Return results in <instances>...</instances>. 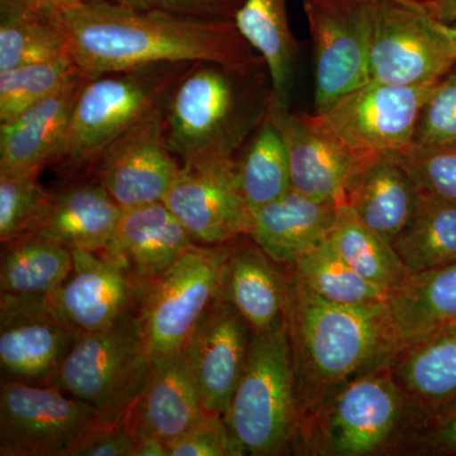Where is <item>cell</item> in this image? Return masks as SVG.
Here are the masks:
<instances>
[{"label":"cell","instance_id":"cell-42","mask_svg":"<svg viewBox=\"0 0 456 456\" xmlns=\"http://www.w3.org/2000/svg\"><path fill=\"white\" fill-rule=\"evenodd\" d=\"M425 443L435 452L456 454V401L431 413Z\"/></svg>","mask_w":456,"mask_h":456},{"label":"cell","instance_id":"cell-39","mask_svg":"<svg viewBox=\"0 0 456 456\" xmlns=\"http://www.w3.org/2000/svg\"><path fill=\"white\" fill-rule=\"evenodd\" d=\"M170 456H237L244 450L228 430L224 416L204 411L180 439L169 445Z\"/></svg>","mask_w":456,"mask_h":456},{"label":"cell","instance_id":"cell-32","mask_svg":"<svg viewBox=\"0 0 456 456\" xmlns=\"http://www.w3.org/2000/svg\"><path fill=\"white\" fill-rule=\"evenodd\" d=\"M236 182L251 212L292 189L283 137L269 112L235 160Z\"/></svg>","mask_w":456,"mask_h":456},{"label":"cell","instance_id":"cell-3","mask_svg":"<svg viewBox=\"0 0 456 456\" xmlns=\"http://www.w3.org/2000/svg\"><path fill=\"white\" fill-rule=\"evenodd\" d=\"M272 99L266 65L241 70L191 62L165 103L167 145L182 165L235 160L265 119Z\"/></svg>","mask_w":456,"mask_h":456},{"label":"cell","instance_id":"cell-7","mask_svg":"<svg viewBox=\"0 0 456 456\" xmlns=\"http://www.w3.org/2000/svg\"><path fill=\"white\" fill-rule=\"evenodd\" d=\"M231 244L194 246L142 290L137 310L151 359L184 349L221 292Z\"/></svg>","mask_w":456,"mask_h":456},{"label":"cell","instance_id":"cell-23","mask_svg":"<svg viewBox=\"0 0 456 456\" xmlns=\"http://www.w3.org/2000/svg\"><path fill=\"white\" fill-rule=\"evenodd\" d=\"M338 206L303 196L290 189L253 213L251 240L270 259L292 265L331 235Z\"/></svg>","mask_w":456,"mask_h":456},{"label":"cell","instance_id":"cell-14","mask_svg":"<svg viewBox=\"0 0 456 456\" xmlns=\"http://www.w3.org/2000/svg\"><path fill=\"white\" fill-rule=\"evenodd\" d=\"M235 160L182 165L164 198L198 245H224L250 235L254 215L237 185Z\"/></svg>","mask_w":456,"mask_h":456},{"label":"cell","instance_id":"cell-12","mask_svg":"<svg viewBox=\"0 0 456 456\" xmlns=\"http://www.w3.org/2000/svg\"><path fill=\"white\" fill-rule=\"evenodd\" d=\"M165 103L114 140L88 171L123 209L163 202L182 170L167 145Z\"/></svg>","mask_w":456,"mask_h":456},{"label":"cell","instance_id":"cell-45","mask_svg":"<svg viewBox=\"0 0 456 456\" xmlns=\"http://www.w3.org/2000/svg\"><path fill=\"white\" fill-rule=\"evenodd\" d=\"M432 26L439 33L440 37L443 38L446 49H448L450 55L456 62V22L455 23H443L439 20H432Z\"/></svg>","mask_w":456,"mask_h":456},{"label":"cell","instance_id":"cell-18","mask_svg":"<svg viewBox=\"0 0 456 456\" xmlns=\"http://www.w3.org/2000/svg\"><path fill=\"white\" fill-rule=\"evenodd\" d=\"M141 293L118 260L110 255L73 250V269L50 299L62 322L77 331H98L139 307Z\"/></svg>","mask_w":456,"mask_h":456},{"label":"cell","instance_id":"cell-38","mask_svg":"<svg viewBox=\"0 0 456 456\" xmlns=\"http://www.w3.org/2000/svg\"><path fill=\"white\" fill-rule=\"evenodd\" d=\"M412 142L456 146V65L435 84L426 99Z\"/></svg>","mask_w":456,"mask_h":456},{"label":"cell","instance_id":"cell-44","mask_svg":"<svg viewBox=\"0 0 456 456\" xmlns=\"http://www.w3.org/2000/svg\"><path fill=\"white\" fill-rule=\"evenodd\" d=\"M422 9L432 20L443 23L456 22V0H419Z\"/></svg>","mask_w":456,"mask_h":456},{"label":"cell","instance_id":"cell-20","mask_svg":"<svg viewBox=\"0 0 456 456\" xmlns=\"http://www.w3.org/2000/svg\"><path fill=\"white\" fill-rule=\"evenodd\" d=\"M86 77H77L11 121L0 123V175L41 171L61 158Z\"/></svg>","mask_w":456,"mask_h":456},{"label":"cell","instance_id":"cell-37","mask_svg":"<svg viewBox=\"0 0 456 456\" xmlns=\"http://www.w3.org/2000/svg\"><path fill=\"white\" fill-rule=\"evenodd\" d=\"M419 196L456 203V146L410 143L391 152Z\"/></svg>","mask_w":456,"mask_h":456},{"label":"cell","instance_id":"cell-5","mask_svg":"<svg viewBox=\"0 0 456 456\" xmlns=\"http://www.w3.org/2000/svg\"><path fill=\"white\" fill-rule=\"evenodd\" d=\"M224 419L245 454L278 455L289 445L298 407L287 322L253 332L244 373Z\"/></svg>","mask_w":456,"mask_h":456},{"label":"cell","instance_id":"cell-15","mask_svg":"<svg viewBox=\"0 0 456 456\" xmlns=\"http://www.w3.org/2000/svg\"><path fill=\"white\" fill-rule=\"evenodd\" d=\"M269 116L283 137L292 189L322 202L345 203L346 185L360 159L342 142L322 114H296L274 99Z\"/></svg>","mask_w":456,"mask_h":456},{"label":"cell","instance_id":"cell-33","mask_svg":"<svg viewBox=\"0 0 456 456\" xmlns=\"http://www.w3.org/2000/svg\"><path fill=\"white\" fill-rule=\"evenodd\" d=\"M329 240L351 268L388 294L398 289L410 275L391 242L360 220L346 203L338 206Z\"/></svg>","mask_w":456,"mask_h":456},{"label":"cell","instance_id":"cell-40","mask_svg":"<svg viewBox=\"0 0 456 456\" xmlns=\"http://www.w3.org/2000/svg\"><path fill=\"white\" fill-rule=\"evenodd\" d=\"M69 456H134V437L126 413L114 421L102 419Z\"/></svg>","mask_w":456,"mask_h":456},{"label":"cell","instance_id":"cell-4","mask_svg":"<svg viewBox=\"0 0 456 456\" xmlns=\"http://www.w3.org/2000/svg\"><path fill=\"white\" fill-rule=\"evenodd\" d=\"M191 64L164 62L86 77L56 169L64 176L88 173L114 140L167 102Z\"/></svg>","mask_w":456,"mask_h":456},{"label":"cell","instance_id":"cell-6","mask_svg":"<svg viewBox=\"0 0 456 456\" xmlns=\"http://www.w3.org/2000/svg\"><path fill=\"white\" fill-rule=\"evenodd\" d=\"M139 310L98 331H77L50 386L86 402L114 421L136 401L151 365Z\"/></svg>","mask_w":456,"mask_h":456},{"label":"cell","instance_id":"cell-13","mask_svg":"<svg viewBox=\"0 0 456 456\" xmlns=\"http://www.w3.org/2000/svg\"><path fill=\"white\" fill-rule=\"evenodd\" d=\"M404 401L392 367L347 383L317 412L323 450L327 454L362 456L383 449L401 425Z\"/></svg>","mask_w":456,"mask_h":456},{"label":"cell","instance_id":"cell-11","mask_svg":"<svg viewBox=\"0 0 456 456\" xmlns=\"http://www.w3.org/2000/svg\"><path fill=\"white\" fill-rule=\"evenodd\" d=\"M456 65L419 0H378L369 79L415 86L443 79Z\"/></svg>","mask_w":456,"mask_h":456},{"label":"cell","instance_id":"cell-27","mask_svg":"<svg viewBox=\"0 0 456 456\" xmlns=\"http://www.w3.org/2000/svg\"><path fill=\"white\" fill-rule=\"evenodd\" d=\"M392 373L404 397L436 412L456 401V323L398 353Z\"/></svg>","mask_w":456,"mask_h":456},{"label":"cell","instance_id":"cell-8","mask_svg":"<svg viewBox=\"0 0 456 456\" xmlns=\"http://www.w3.org/2000/svg\"><path fill=\"white\" fill-rule=\"evenodd\" d=\"M53 386L0 384V455L69 456L102 421L94 407Z\"/></svg>","mask_w":456,"mask_h":456},{"label":"cell","instance_id":"cell-24","mask_svg":"<svg viewBox=\"0 0 456 456\" xmlns=\"http://www.w3.org/2000/svg\"><path fill=\"white\" fill-rule=\"evenodd\" d=\"M250 236L233 240L221 296L242 314L253 332L285 325L287 275Z\"/></svg>","mask_w":456,"mask_h":456},{"label":"cell","instance_id":"cell-25","mask_svg":"<svg viewBox=\"0 0 456 456\" xmlns=\"http://www.w3.org/2000/svg\"><path fill=\"white\" fill-rule=\"evenodd\" d=\"M417 189L391 154L360 159L351 173L345 203L387 241L404 230L415 212Z\"/></svg>","mask_w":456,"mask_h":456},{"label":"cell","instance_id":"cell-1","mask_svg":"<svg viewBox=\"0 0 456 456\" xmlns=\"http://www.w3.org/2000/svg\"><path fill=\"white\" fill-rule=\"evenodd\" d=\"M68 53L86 77L164 62H217L261 68L264 57L235 20L145 11L110 0H86L57 13Z\"/></svg>","mask_w":456,"mask_h":456},{"label":"cell","instance_id":"cell-41","mask_svg":"<svg viewBox=\"0 0 456 456\" xmlns=\"http://www.w3.org/2000/svg\"><path fill=\"white\" fill-rule=\"evenodd\" d=\"M128 7L180 16L235 20L245 0H110Z\"/></svg>","mask_w":456,"mask_h":456},{"label":"cell","instance_id":"cell-22","mask_svg":"<svg viewBox=\"0 0 456 456\" xmlns=\"http://www.w3.org/2000/svg\"><path fill=\"white\" fill-rule=\"evenodd\" d=\"M197 245L167 204L156 202L125 209L103 254L118 260L142 293Z\"/></svg>","mask_w":456,"mask_h":456},{"label":"cell","instance_id":"cell-19","mask_svg":"<svg viewBox=\"0 0 456 456\" xmlns=\"http://www.w3.org/2000/svg\"><path fill=\"white\" fill-rule=\"evenodd\" d=\"M204 408L184 351L152 359L136 401L126 412L134 434H151L167 445L191 428Z\"/></svg>","mask_w":456,"mask_h":456},{"label":"cell","instance_id":"cell-36","mask_svg":"<svg viewBox=\"0 0 456 456\" xmlns=\"http://www.w3.org/2000/svg\"><path fill=\"white\" fill-rule=\"evenodd\" d=\"M40 171L0 175V240L36 233L46 217L51 191L38 182Z\"/></svg>","mask_w":456,"mask_h":456},{"label":"cell","instance_id":"cell-34","mask_svg":"<svg viewBox=\"0 0 456 456\" xmlns=\"http://www.w3.org/2000/svg\"><path fill=\"white\" fill-rule=\"evenodd\" d=\"M290 273L326 301L354 305L388 302L389 294L351 268L329 239L292 264Z\"/></svg>","mask_w":456,"mask_h":456},{"label":"cell","instance_id":"cell-31","mask_svg":"<svg viewBox=\"0 0 456 456\" xmlns=\"http://www.w3.org/2000/svg\"><path fill=\"white\" fill-rule=\"evenodd\" d=\"M392 246L410 274L456 263V203L419 194L412 217Z\"/></svg>","mask_w":456,"mask_h":456},{"label":"cell","instance_id":"cell-2","mask_svg":"<svg viewBox=\"0 0 456 456\" xmlns=\"http://www.w3.org/2000/svg\"><path fill=\"white\" fill-rule=\"evenodd\" d=\"M288 336L292 346L297 407L320 411L338 389L392 367L397 336L386 303L340 305L287 275Z\"/></svg>","mask_w":456,"mask_h":456},{"label":"cell","instance_id":"cell-16","mask_svg":"<svg viewBox=\"0 0 456 456\" xmlns=\"http://www.w3.org/2000/svg\"><path fill=\"white\" fill-rule=\"evenodd\" d=\"M253 330L221 294L189 336L184 351L204 411L226 415L250 349Z\"/></svg>","mask_w":456,"mask_h":456},{"label":"cell","instance_id":"cell-9","mask_svg":"<svg viewBox=\"0 0 456 456\" xmlns=\"http://www.w3.org/2000/svg\"><path fill=\"white\" fill-rule=\"evenodd\" d=\"M314 45L316 113L369 80L378 0H303Z\"/></svg>","mask_w":456,"mask_h":456},{"label":"cell","instance_id":"cell-21","mask_svg":"<svg viewBox=\"0 0 456 456\" xmlns=\"http://www.w3.org/2000/svg\"><path fill=\"white\" fill-rule=\"evenodd\" d=\"M64 178L51 191L49 211L36 233L71 250L107 253L125 209L92 174Z\"/></svg>","mask_w":456,"mask_h":456},{"label":"cell","instance_id":"cell-46","mask_svg":"<svg viewBox=\"0 0 456 456\" xmlns=\"http://www.w3.org/2000/svg\"><path fill=\"white\" fill-rule=\"evenodd\" d=\"M41 7L49 9L53 13L68 11V9L77 7L86 0H35Z\"/></svg>","mask_w":456,"mask_h":456},{"label":"cell","instance_id":"cell-28","mask_svg":"<svg viewBox=\"0 0 456 456\" xmlns=\"http://www.w3.org/2000/svg\"><path fill=\"white\" fill-rule=\"evenodd\" d=\"M73 269V250L31 233L3 242L0 292L12 298L51 299Z\"/></svg>","mask_w":456,"mask_h":456},{"label":"cell","instance_id":"cell-10","mask_svg":"<svg viewBox=\"0 0 456 456\" xmlns=\"http://www.w3.org/2000/svg\"><path fill=\"white\" fill-rule=\"evenodd\" d=\"M435 84L402 86L369 80L320 114L359 159L391 154L412 143Z\"/></svg>","mask_w":456,"mask_h":456},{"label":"cell","instance_id":"cell-30","mask_svg":"<svg viewBox=\"0 0 456 456\" xmlns=\"http://www.w3.org/2000/svg\"><path fill=\"white\" fill-rule=\"evenodd\" d=\"M235 23L246 41L265 60L273 99L279 106L289 108L297 44L288 22L285 0H245Z\"/></svg>","mask_w":456,"mask_h":456},{"label":"cell","instance_id":"cell-29","mask_svg":"<svg viewBox=\"0 0 456 456\" xmlns=\"http://www.w3.org/2000/svg\"><path fill=\"white\" fill-rule=\"evenodd\" d=\"M69 55L57 13L35 0H0V71Z\"/></svg>","mask_w":456,"mask_h":456},{"label":"cell","instance_id":"cell-43","mask_svg":"<svg viewBox=\"0 0 456 456\" xmlns=\"http://www.w3.org/2000/svg\"><path fill=\"white\" fill-rule=\"evenodd\" d=\"M134 456H170L169 445L151 434H134Z\"/></svg>","mask_w":456,"mask_h":456},{"label":"cell","instance_id":"cell-26","mask_svg":"<svg viewBox=\"0 0 456 456\" xmlns=\"http://www.w3.org/2000/svg\"><path fill=\"white\" fill-rule=\"evenodd\" d=\"M387 305L401 350L454 325L456 263L408 275Z\"/></svg>","mask_w":456,"mask_h":456},{"label":"cell","instance_id":"cell-17","mask_svg":"<svg viewBox=\"0 0 456 456\" xmlns=\"http://www.w3.org/2000/svg\"><path fill=\"white\" fill-rule=\"evenodd\" d=\"M77 335L49 299L0 297V365L11 379L50 386Z\"/></svg>","mask_w":456,"mask_h":456},{"label":"cell","instance_id":"cell-35","mask_svg":"<svg viewBox=\"0 0 456 456\" xmlns=\"http://www.w3.org/2000/svg\"><path fill=\"white\" fill-rule=\"evenodd\" d=\"M82 75L70 55L0 71V123L16 118Z\"/></svg>","mask_w":456,"mask_h":456}]
</instances>
